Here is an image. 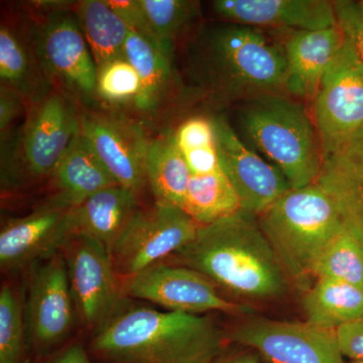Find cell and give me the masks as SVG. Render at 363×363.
Wrapping results in <instances>:
<instances>
[{
    "label": "cell",
    "mask_w": 363,
    "mask_h": 363,
    "mask_svg": "<svg viewBox=\"0 0 363 363\" xmlns=\"http://www.w3.org/2000/svg\"><path fill=\"white\" fill-rule=\"evenodd\" d=\"M227 340L206 315L160 311L121 298L91 338L94 363H213Z\"/></svg>",
    "instance_id": "1"
},
{
    "label": "cell",
    "mask_w": 363,
    "mask_h": 363,
    "mask_svg": "<svg viewBox=\"0 0 363 363\" xmlns=\"http://www.w3.org/2000/svg\"><path fill=\"white\" fill-rule=\"evenodd\" d=\"M187 69L212 104L286 94L284 47L253 26L226 21L199 26L188 44Z\"/></svg>",
    "instance_id": "2"
},
{
    "label": "cell",
    "mask_w": 363,
    "mask_h": 363,
    "mask_svg": "<svg viewBox=\"0 0 363 363\" xmlns=\"http://www.w3.org/2000/svg\"><path fill=\"white\" fill-rule=\"evenodd\" d=\"M172 257L245 300H277L290 283L259 217L243 210L200 226L194 240Z\"/></svg>",
    "instance_id": "3"
},
{
    "label": "cell",
    "mask_w": 363,
    "mask_h": 363,
    "mask_svg": "<svg viewBox=\"0 0 363 363\" xmlns=\"http://www.w3.org/2000/svg\"><path fill=\"white\" fill-rule=\"evenodd\" d=\"M241 133L285 176L292 189L316 183L322 164L316 126L300 102L286 94L242 100L238 111Z\"/></svg>",
    "instance_id": "4"
},
{
    "label": "cell",
    "mask_w": 363,
    "mask_h": 363,
    "mask_svg": "<svg viewBox=\"0 0 363 363\" xmlns=\"http://www.w3.org/2000/svg\"><path fill=\"white\" fill-rule=\"evenodd\" d=\"M259 222L289 281L305 291L325 247L346 227L335 203L317 183L289 190Z\"/></svg>",
    "instance_id": "5"
},
{
    "label": "cell",
    "mask_w": 363,
    "mask_h": 363,
    "mask_svg": "<svg viewBox=\"0 0 363 363\" xmlns=\"http://www.w3.org/2000/svg\"><path fill=\"white\" fill-rule=\"evenodd\" d=\"M80 111L54 90L28 105L21 126L1 138L2 191L51 180L80 133Z\"/></svg>",
    "instance_id": "6"
},
{
    "label": "cell",
    "mask_w": 363,
    "mask_h": 363,
    "mask_svg": "<svg viewBox=\"0 0 363 363\" xmlns=\"http://www.w3.org/2000/svg\"><path fill=\"white\" fill-rule=\"evenodd\" d=\"M75 6L28 11L32 16L35 51L52 90L80 106L92 107L97 104V69Z\"/></svg>",
    "instance_id": "7"
},
{
    "label": "cell",
    "mask_w": 363,
    "mask_h": 363,
    "mask_svg": "<svg viewBox=\"0 0 363 363\" xmlns=\"http://www.w3.org/2000/svg\"><path fill=\"white\" fill-rule=\"evenodd\" d=\"M200 226L181 208H138L112 248L117 274L128 279L162 262L194 240Z\"/></svg>",
    "instance_id": "8"
},
{
    "label": "cell",
    "mask_w": 363,
    "mask_h": 363,
    "mask_svg": "<svg viewBox=\"0 0 363 363\" xmlns=\"http://www.w3.org/2000/svg\"><path fill=\"white\" fill-rule=\"evenodd\" d=\"M80 133L116 183L140 195L147 186L145 124L128 112L81 106Z\"/></svg>",
    "instance_id": "9"
},
{
    "label": "cell",
    "mask_w": 363,
    "mask_h": 363,
    "mask_svg": "<svg viewBox=\"0 0 363 363\" xmlns=\"http://www.w3.org/2000/svg\"><path fill=\"white\" fill-rule=\"evenodd\" d=\"M23 313L35 357H50L70 335L77 313L63 252L33 264Z\"/></svg>",
    "instance_id": "10"
},
{
    "label": "cell",
    "mask_w": 363,
    "mask_h": 363,
    "mask_svg": "<svg viewBox=\"0 0 363 363\" xmlns=\"http://www.w3.org/2000/svg\"><path fill=\"white\" fill-rule=\"evenodd\" d=\"M126 295L164 308L166 311L204 315L225 313L252 316L255 309L224 297L218 286L200 272L180 264L160 262L128 278Z\"/></svg>",
    "instance_id": "11"
},
{
    "label": "cell",
    "mask_w": 363,
    "mask_h": 363,
    "mask_svg": "<svg viewBox=\"0 0 363 363\" xmlns=\"http://www.w3.org/2000/svg\"><path fill=\"white\" fill-rule=\"evenodd\" d=\"M314 123L322 155L363 131V62L346 39L315 98Z\"/></svg>",
    "instance_id": "12"
},
{
    "label": "cell",
    "mask_w": 363,
    "mask_h": 363,
    "mask_svg": "<svg viewBox=\"0 0 363 363\" xmlns=\"http://www.w3.org/2000/svg\"><path fill=\"white\" fill-rule=\"evenodd\" d=\"M269 363H344L335 330L308 322L247 317L227 335Z\"/></svg>",
    "instance_id": "13"
},
{
    "label": "cell",
    "mask_w": 363,
    "mask_h": 363,
    "mask_svg": "<svg viewBox=\"0 0 363 363\" xmlns=\"http://www.w3.org/2000/svg\"><path fill=\"white\" fill-rule=\"evenodd\" d=\"M77 317L97 328L121 301L111 253L97 241L72 235L63 250Z\"/></svg>",
    "instance_id": "14"
},
{
    "label": "cell",
    "mask_w": 363,
    "mask_h": 363,
    "mask_svg": "<svg viewBox=\"0 0 363 363\" xmlns=\"http://www.w3.org/2000/svg\"><path fill=\"white\" fill-rule=\"evenodd\" d=\"M211 116L221 168L240 198L241 210L259 217L292 188L276 167L247 147L225 117Z\"/></svg>",
    "instance_id": "15"
},
{
    "label": "cell",
    "mask_w": 363,
    "mask_h": 363,
    "mask_svg": "<svg viewBox=\"0 0 363 363\" xmlns=\"http://www.w3.org/2000/svg\"><path fill=\"white\" fill-rule=\"evenodd\" d=\"M72 208L45 201L33 213L11 219L0 231V266L16 272L63 252L70 240Z\"/></svg>",
    "instance_id": "16"
},
{
    "label": "cell",
    "mask_w": 363,
    "mask_h": 363,
    "mask_svg": "<svg viewBox=\"0 0 363 363\" xmlns=\"http://www.w3.org/2000/svg\"><path fill=\"white\" fill-rule=\"evenodd\" d=\"M211 9L222 21L257 28L315 30L337 26L333 1L327 0H215Z\"/></svg>",
    "instance_id": "17"
},
{
    "label": "cell",
    "mask_w": 363,
    "mask_h": 363,
    "mask_svg": "<svg viewBox=\"0 0 363 363\" xmlns=\"http://www.w3.org/2000/svg\"><path fill=\"white\" fill-rule=\"evenodd\" d=\"M175 50L176 47L157 45L130 28L124 57L135 67L142 83L131 111L133 116L145 124L159 119L175 97Z\"/></svg>",
    "instance_id": "18"
},
{
    "label": "cell",
    "mask_w": 363,
    "mask_h": 363,
    "mask_svg": "<svg viewBox=\"0 0 363 363\" xmlns=\"http://www.w3.org/2000/svg\"><path fill=\"white\" fill-rule=\"evenodd\" d=\"M0 86L18 93L28 106L52 91L35 51L32 16L28 11L2 18Z\"/></svg>",
    "instance_id": "19"
},
{
    "label": "cell",
    "mask_w": 363,
    "mask_h": 363,
    "mask_svg": "<svg viewBox=\"0 0 363 363\" xmlns=\"http://www.w3.org/2000/svg\"><path fill=\"white\" fill-rule=\"evenodd\" d=\"M344 40L338 25L323 30H293L283 45L286 95L315 100Z\"/></svg>",
    "instance_id": "20"
},
{
    "label": "cell",
    "mask_w": 363,
    "mask_h": 363,
    "mask_svg": "<svg viewBox=\"0 0 363 363\" xmlns=\"http://www.w3.org/2000/svg\"><path fill=\"white\" fill-rule=\"evenodd\" d=\"M316 183L335 203L346 228L363 242V131L322 155Z\"/></svg>",
    "instance_id": "21"
},
{
    "label": "cell",
    "mask_w": 363,
    "mask_h": 363,
    "mask_svg": "<svg viewBox=\"0 0 363 363\" xmlns=\"http://www.w3.org/2000/svg\"><path fill=\"white\" fill-rule=\"evenodd\" d=\"M138 194L121 185L91 196L71 210L72 235L97 241L111 253L121 231L138 209Z\"/></svg>",
    "instance_id": "22"
},
{
    "label": "cell",
    "mask_w": 363,
    "mask_h": 363,
    "mask_svg": "<svg viewBox=\"0 0 363 363\" xmlns=\"http://www.w3.org/2000/svg\"><path fill=\"white\" fill-rule=\"evenodd\" d=\"M51 180L54 193L47 201L64 208L77 207L99 191L118 185L80 133Z\"/></svg>",
    "instance_id": "23"
},
{
    "label": "cell",
    "mask_w": 363,
    "mask_h": 363,
    "mask_svg": "<svg viewBox=\"0 0 363 363\" xmlns=\"http://www.w3.org/2000/svg\"><path fill=\"white\" fill-rule=\"evenodd\" d=\"M190 178L174 130L166 128L156 138H150L147 181L156 203L184 210Z\"/></svg>",
    "instance_id": "24"
},
{
    "label": "cell",
    "mask_w": 363,
    "mask_h": 363,
    "mask_svg": "<svg viewBox=\"0 0 363 363\" xmlns=\"http://www.w3.org/2000/svg\"><path fill=\"white\" fill-rule=\"evenodd\" d=\"M75 14L96 69L124 58L130 28L105 0H80Z\"/></svg>",
    "instance_id": "25"
},
{
    "label": "cell",
    "mask_w": 363,
    "mask_h": 363,
    "mask_svg": "<svg viewBox=\"0 0 363 363\" xmlns=\"http://www.w3.org/2000/svg\"><path fill=\"white\" fill-rule=\"evenodd\" d=\"M306 322L336 330L363 315V289L320 278L305 291L302 300Z\"/></svg>",
    "instance_id": "26"
},
{
    "label": "cell",
    "mask_w": 363,
    "mask_h": 363,
    "mask_svg": "<svg viewBox=\"0 0 363 363\" xmlns=\"http://www.w3.org/2000/svg\"><path fill=\"white\" fill-rule=\"evenodd\" d=\"M138 13L131 25L157 45L176 47L201 16L200 4L190 0H136Z\"/></svg>",
    "instance_id": "27"
},
{
    "label": "cell",
    "mask_w": 363,
    "mask_h": 363,
    "mask_svg": "<svg viewBox=\"0 0 363 363\" xmlns=\"http://www.w3.org/2000/svg\"><path fill=\"white\" fill-rule=\"evenodd\" d=\"M184 210L200 225L211 223L241 210L240 198L223 169L191 177Z\"/></svg>",
    "instance_id": "28"
},
{
    "label": "cell",
    "mask_w": 363,
    "mask_h": 363,
    "mask_svg": "<svg viewBox=\"0 0 363 363\" xmlns=\"http://www.w3.org/2000/svg\"><path fill=\"white\" fill-rule=\"evenodd\" d=\"M174 133L191 177L206 176L222 169L211 116H189Z\"/></svg>",
    "instance_id": "29"
},
{
    "label": "cell",
    "mask_w": 363,
    "mask_h": 363,
    "mask_svg": "<svg viewBox=\"0 0 363 363\" xmlns=\"http://www.w3.org/2000/svg\"><path fill=\"white\" fill-rule=\"evenodd\" d=\"M315 279L324 278L363 289V242L344 228L325 247L313 271Z\"/></svg>",
    "instance_id": "30"
},
{
    "label": "cell",
    "mask_w": 363,
    "mask_h": 363,
    "mask_svg": "<svg viewBox=\"0 0 363 363\" xmlns=\"http://www.w3.org/2000/svg\"><path fill=\"white\" fill-rule=\"evenodd\" d=\"M140 89V76L125 57L97 69L95 95L100 106L121 111L131 109Z\"/></svg>",
    "instance_id": "31"
},
{
    "label": "cell",
    "mask_w": 363,
    "mask_h": 363,
    "mask_svg": "<svg viewBox=\"0 0 363 363\" xmlns=\"http://www.w3.org/2000/svg\"><path fill=\"white\" fill-rule=\"evenodd\" d=\"M28 350L25 313L11 286L0 291V363H26Z\"/></svg>",
    "instance_id": "32"
},
{
    "label": "cell",
    "mask_w": 363,
    "mask_h": 363,
    "mask_svg": "<svg viewBox=\"0 0 363 363\" xmlns=\"http://www.w3.org/2000/svg\"><path fill=\"white\" fill-rule=\"evenodd\" d=\"M337 25L363 62V11L358 1H333Z\"/></svg>",
    "instance_id": "33"
},
{
    "label": "cell",
    "mask_w": 363,
    "mask_h": 363,
    "mask_svg": "<svg viewBox=\"0 0 363 363\" xmlns=\"http://www.w3.org/2000/svg\"><path fill=\"white\" fill-rule=\"evenodd\" d=\"M336 337L344 357L363 362V315L336 329Z\"/></svg>",
    "instance_id": "34"
},
{
    "label": "cell",
    "mask_w": 363,
    "mask_h": 363,
    "mask_svg": "<svg viewBox=\"0 0 363 363\" xmlns=\"http://www.w3.org/2000/svg\"><path fill=\"white\" fill-rule=\"evenodd\" d=\"M28 104L18 93L0 86V135L1 138L13 130V123L26 112Z\"/></svg>",
    "instance_id": "35"
},
{
    "label": "cell",
    "mask_w": 363,
    "mask_h": 363,
    "mask_svg": "<svg viewBox=\"0 0 363 363\" xmlns=\"http://www.w3.org/2000/svg\"><path fill=\"white\" fill-rule=\"evenodd\" d=\"M44 363H94L89 352L81 344L74 343L57 353H52Z\"/></svg>",
    "instance_id": "36"
},
{
    "label": "cell",
    "mask_w": 363,
    "mask_h": 363,
    "mask_svg": "<svg viewBox=\"0 0 363 363\" xmlns=\"http://www.w3.org/2000/svg\"><path fill=\"white\" fill-rule=\"evenodd\" d=\"M259 355L255 351L222 354L213 363H262Z\"/></svg>",
    "instance_id": "37"
},
{
    "label": "cell",
    "mask_w": 363,
    "mask_h": 363,
    "mask_svg": "<svg viewBox=\"0 0 363 363\" xmlns=\"http://www.w3.org/2000/svg\"><path fill=\"white\" fill-rule=\"evenodd\" d=\"M358 4H359L360 9H362L363 11V1H358Z\"/></svg>",
    "instance_id": "38"
},
{
    "label": "cell",
    "mask_w": 363,
    "mask_h": 363,
    "mask_svg": "<svg viewBox=\"0 0 363 363\" xmlns=\"http://www.w3.org/2000/svg\"><path fill=\"white\" fill-rule=\"evenodd\" d=\"M350 363H363V362H350Z\"/></svg>",
    "instance_id": "39"
}]
</instances>
